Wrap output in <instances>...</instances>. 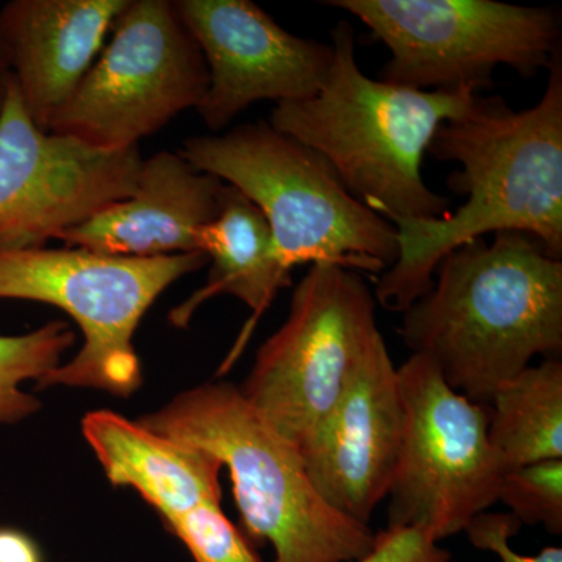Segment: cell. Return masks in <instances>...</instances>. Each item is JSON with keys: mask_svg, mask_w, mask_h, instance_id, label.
I'll list each match as a JSON object with an SVG mask.
<instances>
[{"mask_svg": "<svg viewBox=\"0 0 562 562\" xmlns=\"http://www.w3.org/2000/svg\"><path fill=\"white\" fill-rule=\"evenodd\" d=\"M195 562H261L221 503H202L166 525Z\"/></svg>", "mask_w": 562, "mask_h": 562, "instance_id": "cell-21", "label": "cell"}, {"mask_svg": "<svg viewBox=\"0 0 562 562\" xmlns=\"http://www.w3.org/2000/svg\"><path fill=\"white\" fill-rule=\"evenodd\" d=\"M330 72L316 94L277 103L269 124L319 154L344 188L384 220H436L450 213L422 176L424 155L443 122L479 92L424 91L371 79L357 61L349 21L331 33Z\"/></svg>", "mask_w": 562, "mask_h": 562, "instance_id": "cell-3", "label": "cell"}, {"mask_svg": "<svg viewBox=\"0 0 562 562\" xmlns=\"http://www.w3.org/2000/svg\"><path fill=\"white\" fill-rule=\"evenodd\" d=\"M113 36L50 122L49 132L125 149L201 105L209 68L169 0H131Z\"/></svg>", "mask_w": 562, "mask_h": 562, "instance_id": "cell-9", "label": "cell"}, {"mask_svg": "<svg viewBox=\"0 0 562 562\" xmlns=\"http://www.w3.org/2000/svg\"><path fill=\"white\" fill-rule=\"evenodd\" d=\"M520 527L512 513L484 512L473 517L464 532L475 549L495 553L502 562H562L561 547H546L535 557L514 552L509 541Z\"/></svg>", "mask_w": 562, "mask_h": 562, "instance_id": "cell-22", "label": "cell"}, {"mask_svg": "<svg viewBox=\"0 0 562 562\" xmlns=\"http://www.w3.org/2000/svg\"><path fill=\"white\" fill-rule=\"evenodd\" d=\"M371 29L391 58L380 79L424 91L492 85L498 66L535 77L560 54V18L495 0H327Z\"/></svg>", "mask_w": 562, "mask_h": 562, "instance_id": "cell-7", "label": "cell"}, {"mask_svg": "<svg viewBox=\"0 0 562 562\" xmlns=\"http://www.w3.org/2000/svg\"><path fill=\"white\" fill-rule=\"evenodd\" d=\"M403 314V344L469 401L495 391L532 358H561L562 261L538 239L495 233L439 262L432 286Z\"/></svg>", "mask_w": 562, "mask_h": 562, "instance_id": "cell-2", "label": "cell"}, {"mask_svg": "<svg viewBox=\"0 0 562 562\" xmlns=\"http://www.w3.org/2000/svg\"><path fill=\"white\" fill-rule=\"evenodd\" d=\"M375 302L357 272L316 262L295 286L286 321L258 350L239 390L295 449L335 408L382 333Z\"/></svg>", "mask_w": 562, "mask_h": 562, "instance_id": "cell-8", "label": "cell"}, {"mask_svg": "<svg viewBox=\"0 0 562 562\" xmlns=\"http://www.w3.org/2000/svg\"><path fill=\"white\" fill-rule=\"evenodd\" d=\"M10 76L9 63H7L5 54H3L2 46H0V114H2L3 103H5Z\"/></svg>", "mask_w": 562, "mask_h": 562, "instance_id": "cell-25", "label": "cell"}, {"mask_svg": "<svg viewBox=\"0 0 562 562\" xmlns=\"http://www.w3.org/2000/svg\"><path fill=\"white\" fill-rule=\"evenodd\" d=\"M202 251L165 257H111L66 247L0 254V299L49 303L83 333L74 360L40 387H91L131 397L143 384L133 336L151 303L177 280L209 265Z\"/></svg>", "mask_w": 562, "mask_h": 562, "instance_id": "cell-6", "label": "cell"}, {"mask_svg": "<svg viewBox=\"0 0 562 562\" xmlns=\"http://www.w3.org/2000/svg\"><path fill=\"white\" fill-rule=\"evenodd\" d=\"M173 5L209 68L198 113L211 132L227 128L255 102L305 101L330 72L331 43L292 35L249 0H179Z\"/></svg>", "mask_w": 562, "mask_h": 562, "instance_id": "cell-12", "label": "cell"}, {"mask_svg": "<svg viewBox=\"0 0 562 562\" xmlns=\"http://www.w3.org/2000/svg\"><path fill=\"white\" fill-rule=\"evenodd\" d=\"M81 431L106 479L138 492L166 525L202 503H221L224 465L205 450L147 430L109 409L88 413Z\"/></svg>", "mask_w": 562, "mask_h": 562, "instance_id": "cell-16", "label": "cell"}, {"mask_svg": "<svg viewBox=\"0 0 562 562\" xmlns=\"http://www.w3.org/2000/svg\"><path fill=\"white\" fill-rule=\"evenodd\" d=\"M397 372L405 431L387 527L413 528L439 543L498 502L505 472L487 435L490 405L458 394L420 355Z\"/></svg>", "mask_w": 562, "mask_h": 562, "instance_id": "cell-10", "label": "cell"}, {"mask_svg": "<svg viewBox=\"0 0 562 562\" xmlns=\"http://www.w3.org/2000/svg\"><path fill=\"white\" fill-rule=\"evenodd\" d=\"M143 161L139 146L99 149L41 131L10 76L0 114V254L41 249L131 198Z\"/></svg>", "mask_w": 562, "mask_h": 562, "instance_id": "cell-11", "label": "cell"}, {"mask_svg": "<svg viewBox=\"0 0 562 562\" xmlns=\"http://www.w3.org/2000/svg\"><path fill=\"white\" fill-rule=\"evenodd\" d=\"M0 562H43V558L31 536L0 528Z\"/></svg>", "mask_w": 562, "mask_h": 562, "instance_id": "cell-24", "label": "cell"}, {"mask_svg": "<svg viewBox=\"0 0 562 562\" xmlns=\"http://www.w3.org/2000/svg\"><path fill=\"white\" fill-rule=\"evenodd\" d=\"M227 183L162 150L143 161L131 198L63 233L66 247L151 258L199 250V233L217 216Z\"/></svg>", "mask_w": 562, "mask_h": 562, "instance_id": "cell-15", "label": "cell"}, {"mask_svg": "<svg viewBox=\"0 0 562 562\" xmlns=\"http://www.w3.org/2000/svg\"><path fill=\"white\" fill-rule=\"evenodd\" d=\"M542 98L516 111L502 98L476 94L464 113L443 122L428 151L460 165L450 190L468 201L436 220H392L398 258L382 273L373 297L405 313L432 286L447 254L490 233L530 235L562 258V61L550 63Z\"/></svg>", "mask_w": 562, "mask_h": 562, "instance_id": "cell-1", "label": "cell"}, {"mask_svg": "<svg viewBox=\"0 0 562 562\" xmlns=\"http://www.w3.org/2000/svg\"><path fill=\"white\" fill-rule=\"evenodd\" d=\"M199 250L213 262L209 280L202 290L172 310L169 321L176 327H187L203 302L221 294L246 303L254 314L225 362L231 366L277 291L290 284L291 273L281 266L265 214L231 184L222 195L220 213L199 233Z\"/></svg>", "mask_w": 562, "mask_h": 562, "instance_id": "cell-17", "label": "cell"}, {"mask_svg": "<svg viewBox=\"0 0 562 562\" xmlns=\"http://www.w3.org/2000/svg\"><path fill=\"white\" fill-rule=\"evenodd\" d=\"M357 562H457L452 553L413 528L379 532L371 552Z\"/></svg>", "mask_w": 562, "mask_h": 562, "instance_id": "cell-23", "label": "cell"}, {"mask_svg": "<svg viewBox=\"0 0 562 562\" xmlns=\"http://www.w3.org/2000/svg\"><path fill=\"white\" fill-rule=\"evenodd\" d=\"M138 422L205 450L228 469L244 527L251 538L271 542L276 562H357L375 546L371 527L321 497L301 452L262 419L239 386L203 383Z\"/></svg>", "mask_w": 562, "mask_h": 562, "instance_id": "cell-4", "label": "cell"}, {"mask_svg": "<svg viewBox=\"0 0 562 562\" xmlns=\"http://www.w3.org/2000/svg\"><path fill=\"white\" fill-rule=\"evenodd\" d=\"M131 0H11L0 9V46L29 114L49 132Z\"/></svg>", "mask_w": 562, "mask_h": 562, "instance_id": "cell-14", "label": "cell"}, {"mask_svg": "<svg viewBox=\"0 0 562 562\" xmlns=\"http://www.w3.org/2000/svg\"><path fill=\"white\" fill-rule=\"evenodd\" d=\"M498 502L522 525L562 535V460L535 462L503 475Z\"/></svg>", "mask_w": 562, "mask_h": 562, "instance_id": "cell-20", "label": "cell"}, {"mask_svg": "<svg viewBox=\"0 0 562 562\" xmlns=\"http://www.w3.org/2000/svg\"><path fill=\"white\" fill-rule=\"evenodd\" d=\"M180 154L260 209L290 273L305 262L383 273L397 261L394 225L357 201L319 154L269 122L194 136Z\"/></svg>", "mask_w": 562, "mask_h": 562, "instance_id": "cell-5", "label": "cell"}, {"mask_svg": "<svg viewBox=\"0 0 562 562\" xmlns=\"http://www.w3.org/2000/svg\"><path fill=\"white\" fill-rule=\"evenodd\" d=\"M76 342V333L63 321L20 336H0V425L18 424L40 412L41 402L21 390L27 380L40 383L61 364Z\"/></svg>", "mask_w": 562, "mask_h": 562, "instance_id": "cell-19", "label": "cell"}, {"mask_svg": "<svg viewBox=\"0 0 562 562\" xmlns=\"http://www.w3.org/2000/svg\"><path fill=\"white\" fill-rule=\"evenodd\" d=\"M403 431L401 380L380 333L335 408L299 452L321 497L371 527L376 506L390 494Z\"/></svg>", "mask_w": 562, "mask_h": 562, "instance_id": "cell-13", "label": "cell"}, {"mask_svg": "<svg viewBox=\"0 0 562 562\" xmlns=\"http://www.w3.org/2000/svg\"><path fill=\"white\" fill-rule=\"evenodd\" d=\"M490 442L503 472L562 460V361L546 358L502 384L490 402Z\"/></svg>", "mask_w": 562, "mask_h": 562, "instance_id": "cell-18", "label": "cell"}]
</instances>
